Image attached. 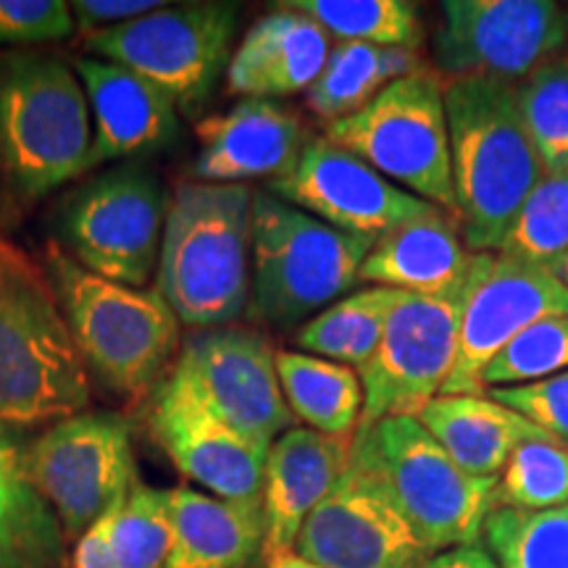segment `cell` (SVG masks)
I'll return each mask as SVG.
<instances>
[{"instance_id":"obj_12","label":"cell","mask_w":568,"mask_h":568,"mask_svg":"<svg viewBox=\"0 0 568 568\" xmlns=\"http://www.w3.org/2000/svg\"><path fill=\"white\" fill-rule=\"evenodd\" d=\"M464 290L466 280L443 295L397 293L379 347L358 368L364 385L361 426L418 416L443 393L456 366Z\"/></svg>"},{"instance_id":"obj_28","label":"cell","mask_w":568,"mask_h":568,"mask_svg":"<svg viewBox=\"0 0 568 568\" xmlns=\"http://www.w3.org/2000/svg\"><path fill=\"white\" fill-rule=\"evenodd\" d=\"M418 71H426L422 55L408 48L337 42L326 55L322 74L305 90V103L329 124L361 111L387 84Z\"/></svg>"},{"instance_id":"obj_38","label":"cell","mask_w":568,"mask_h":568,"mask_svg":"<svg viewBox=\"0 0 568 568\" xmlns=\"http://www.w3.org/2000/svg\"><path fill=\"white\" fill-rule=\"evenodd\" d=\"M489 397L568 447V372L531 385L489 389Z\"/></svg>"},{"instance_id":"obj_15","label":"cell","mask_w":568,"mask_h":568,"mask_svg":"<svg viewBox=\"0 0 568 568\" xmlns=\"http://www.w3.org/2000/svg\"><path fill=\"white\" fill-rule=\"evenodd\" d=\"M568 316V287L550 268L506 253H471L456 366L439 395H485L481 374L508 343L545 318Z\"/></svg>"},{"instance_id":"obj_3","label":"cell","mask_w":568,"mask_h":568,"mask_svg":"<svg viewBox=\"0 0 568 568\" xmlns=\"http://www.w3.org/2000/svg\"><path fill=\"white\" fill-rule=\"evenodd\" d=\"M253 190L182 182L169 197L155 290L180 324H234L251 303Z\"/></svg>"},{"instance_id":"obj_9","label":"cell","mask_w":568,"mask_h":568,"mask_svg":"<svg viewBox=\"0 0 568 568\" xmlns=\"http://www.w3.org/2000/svg\"><path fill=\"white\" fill-rule=\"evenodd\" d=\"M166 211L159 176L126 163L84 182L63 201L55 213L59 245L103 280L145 287L159 268Z\"/></svg>"},{"instance_id":"obj_2","label":"cell","mask_w":568,"mask_h":568,"mask_svg":"<svg viewBox=\"0 0 568 568\" xmlns=\"http://www.w3.org/2000/svg\"><path fill=\"white\" fill-rule=\"evenodd\" d=\"M458 224L471 253H495L545 172L516 84L493 77L443 80Z\"/></svg>"},{"instance_id":"obj_24","label":"cell","mask_w":568,"mask_h":568,"mask_svg":"<svg viewBox=\"0 0 568 568\" xmlns=\"http://www.w3.org/2000/svg\"><path fill=\"white\" fill-rule=\"evenodd\" d=\"M471 251L450 213L435 211L379 237L361 266V282L397 293L443 295L466 280Z\"/></svg>"},{"instance_id":"obj_16","label":"cell","mask_w":568,"mask_h":568,"mask_svg":"<svg viewBox=\"0 0 568 568\" xmlns=\"http://www.w3.org/2000/svg\"><path fill=\"white\" fill-rule=\"evenodd\" d=\"M169 374L255 443L272 447L295 426L276 374V351L266 335L247 326L190 329Z\"/></svg>"},{"instance_id":"obj_8","label":"cell","mask_w":568,"mask_h":568,"mask_svg":"<svg viewBox=\"0 0 568 568\" xmlns=\"http://www.w3.org/2000/svg\"><path fill=\"white\" fill-rule=\"evenodd\" d=\"M368 456L424 548L435 552L479 545L495 510L497 479H477L435 443L416 416L358 426Z\"/></svg>"},{"instance_id":"obj_5","label":"cell","mask_w":568,"mask_h":568,"mask_svg":"<svg viewBox=\"0 0 568 568\" xmlns=\"http://www.w3.org/2000/svg\"><path fill=\"white\" fill-rule=\"evenodd\" d=\"M374 240L318 222L272 193H253V258L247 316L293 329L351 295Z\"/></svg>"},{"instance_id":"obj_29","label":"cell","mask_w":568,"mask_h":568,"mask_svg":"<svg viewBox=\"0 0 568 568\" xmlns=\"http://www.w3.org/2000/svg\"><path fill=\"white\" fill-rule=\"evenodd\" d=\"M397 290L364 287L332 303L322 314L308 318L295 332V345L303 353L337 361L358 372L372 361L385 335V324Z\"/></svg>"},{"instance_id":"obj_22","label":"cell","mask_w":568,"mask_h":568,"mask_svg":"<svg viewBox=\"0 0 568 568\" xmlns=\"http://www.w3.org/2000/svg\"><path fill=\"white\" fill-rule=\"evenodd\" d=\"M329 34L308 13L280 6L245 32L226 67V84L245 98H282L305 92L322 74Z\"/></svg>"},{"instance_id":"obj_34","label":"cell","mask_w":568,"mask_h":568,"mask_svg":"<svg viewBox=\"0 0 568 568\" xmlns=\"http://www.w3.org/2000/svg\"><path fill=\"white\" fill-rule=\"evenodd\" d=\"M495 253L550 272L564 264L568 255V174L539 180Z\"/></svg>"},{"instance_id":"obj_30","label":"cell","mask_w":568,"mask_h":568,"mask_svg":"<svg viewBox=\"0 0 568 568\" xmlns=\"http://www.w3.org/2000/svg\"><path fill=\"white\" fill-rule=\"evenodd\" d=\"M290 9L308 13L337 42L408 48L422 42L416 6L408 0H293Z\"/></svg>"},{"instance_id":"obj_6","label":"cell","mask_w":568,"mask_h":568,"mask_svg":"<svg viewBox=\"0 0 568 568\" xmlns=\"http://www.w3.org/2000/svg\"><path fill=\"white\" fill-rule=\"evenodd\" d=\"M92 119L77 71L59 55H0V166L24 197L88 172Z\"/></svg>"},{"instance_id":"obj_20","label":"cell","mask_w":568,"mask_h":568,"mask_svg":"<svg viewBox=\"0 0 568 568\" xmlns=\"http://www.w3.org/2000/svg\"><path fill=\"white\" fill-rule=\"evenodd\" d=\"M353 437H329L308 426H293L268 447L264 493V558L287 556L308 516L322 506L351 458Z\"/></svg>"},{"instance_id":"obj_27","label":"cell","mask_w":568,"mask_h":568,"mask_svg":"<svg viewBox=\"0 0 568 568\" xmlns=\"http://www.w3.org/2000/svg\"><path fill=\"white\" fill-rule=\"evenodd\" d=\"M276 374L295 422L329 437H353L364 418V385L355 368L303 351H276Z\"/></svg>"},{"instance_id":"obj_18","label":"cell","mask_w":568,"mask_h":568,"mask_svg":"<svg viewBox=\"0 0 568 568\" xmlns=\"http://www.w3.org/2000/svg\"><path fill=\"white\" fill-rule=\"evenodd\" d=\"M148 426L184 479L224 500L261 503L268 445L245 437L172 374L151 393Z\"/></svg>"},{"instance_id":"obj_23","label":"cell","mask_w":568,"mask_h":568,"mask_svg":"<svg viewBox=\"0 0 568 568\" xmlns=\"http://www.w3.org/2000/svg\"><path fill=\"white\" fill-rule=\"evenodd\" d=\"M172 548L166 568H251L264 556L261 503L224 500L203 489H169Z\"/></svg>"},{"instance_id":"obj_40","label":"cell","mask_w":568,"mask_h":568,"mask_svg":"<svg viewBox=\"0 0 568 568\" xmlns=\"http://www.w3.org/2000/svg\"><path fill=\"white\" fill-rule=\"evenodd\" d=\"M69 568H119L109 542V521H105V516L77 539L74 552L69 558Z\"/></svg>"},{"instance_id":"obj_4","label":"cell","mask_w":568,"mask_h":568,"mask_svg":"<svg viewBox=\"0 0 568 568\" xmlns=\"http://www.w3.org/2000/svg\"><path fill=\"white\" fill-rule=\"evenodd\" d=\"M42 266L88 374L119 397L153 393L182 347L180 318L159 290L103 280L59 243H48Z\"/></svg>"},{"instance_id":"obj_33","label":"cell","mask_w":568,"mask_h":568,"mask_svg":"<svg viewBox=\"0 0 568 568\" xmlns=\"http://www.w3.org/2000/svg\"><path fill=\"white\" fill-rule=\"evenodd\" d=\"M568 506V447L548 432L521 439L497 479L495 508L552 510Z\"/></svg>"},{"instance_id":"obj_41","label":"cell","mask_w":568,"mask_h":568,"mask_svg":"<svg viewBox=\"0 0 568 568\" xmlns=\"http://www.w3.org/2000/svg\"><path fill=\"white\" fill-rule=\"evenodd\" d=\"M416 568H500L495 558L481 548V545H464V548H453L435 552Z\"/></svg>"},{"instance_id":"obj_32","label":"cell","mask_w":568,"mask_h":568,"mask_svg":"<svg viewBox=\"0 0 568 568\" xmlns=\"http://www.w3.org/2000/svg\"><path fill=\"white\" fill-rule=\"evenodd\" d=\"M516 98L545 176L568 174V55L531 71L516 84Z\"/></svg>"},{"instance_id":"obj_37","label":"cell","mask_w":568,"mask_h":568,"mask_svg":"<svg viewBox=\"0 0 568 568\" xmlns=\"http://www.w3.org/2000/svg\"><path fill=\"white\" fill-rule=\"evenodd\" d=\"M71 3L63 0H0V45H38L74 32Z\"/></svg>"},{"instance_id":"obj_21","label":"cell","mask_w":568,"mask_h":568,"mask_svg":"<svg viewBox=\"0 0 568 568\" xmlns=\"http://www.w3.org/2000/svg\"><path fill=\"white\" fill-rule=\"evenodd\" d=\"M92 119L88 169L155 151L180 130L176 103L151 80L119 63L84 55L74 63Z\"/></svg>"},{"instance_id":"obj_13","label":"cell","mask_w":568,"mask_h":568,"mask_svg":"<svg viewBox=\"0 0 568 568\" xmlns=\"http://www.w3.org/2000/svg\"><path fill=\"white\" fill-rule=\"evenodd\" d=\"M293 552L322 568H416L432 556L358 435L343 477L303 524Z\"/></svg>"},{"instance_id":"obj_31","label":"cell","mask_w":568,"mask_h":568,"mask_svg":"<svg viewBox=\"0 0 568 568\" xmlns=\"http://www.w3.org/2000/svg\"><path fill=\"white\" fill-rule=\"evenodd\" d=\"M481 537L500 568H568V506L552 510L495 508Z\"/></svg>"},{"instance_id":"obj_10","label":"cell","mask_w":568,"mask_h":568,"mask_svg":"<svg viewBox=\"0 0 568 568\" xmlns=\"http://www.w3.org/2000/svg\"><path fill=\"white\" fill-rule=\"evenodd\" d=\"M234 32L237 6L163 3L145 17L88 34L84 51L132 69L166 92L176 109L195 111L230 67Z\"/></svg>"},{"instance_id":"obj_42","label":"cell","mask_w":568,"mask_h":568,"mask_svg":"<svg viewBox=\"0 0 568 568\" xmlns=\"http://www.w3.org/2000/svg\"><path fill=\"white\" fill-rule=\"evenodd\" d=\"M268 568H322V566L311 564V560L301 558V556H297V552H287V556L274 558L272 564H268Z\"/></svg>"},{"instance_id":"obj_35","label":"cell","mask_w":568,"mask_h":568,"mask_svg":"<svg viewBox=\"0 0 568 568\" xmlns=\"http://www.w3.org/2000/svg\"><path fill=\"white\" fill-rule=\"evenodd\" d=\"M105 521L119 568H166L172 548L169 489L138 481Z\"/></svg>"},{"instance_id":"obj_7","label":"cell","mask_w":568,"mask_h":568,"mask_svg":"<svg viewBox=\"0 0 568 568\" xmlns=\"http://www.w3.org/2000/svg\"><path fill=\"white\" fill-rule=\"evenodd\" d=\"M324 140L458 222L443 77L435 71L387 84L361 111L326 124Z\"/></svg>"},{"instance_id":"obj_19","label":"cell","mask_w":568,"mask_h":568,"mask_svg":"<svg viewBox=\"0 0 568 568\" xmlns=\"http://www.w3.org/2000/svg\"><path fill=\"white\" fill-rule=\"evenodd\" d=\"M195 138L201 151L193 174L211 184L282 180L308 145L301 119L261 98H245L230 111L205 116L195 126Z\"/></svg>"},{"instance_id":"obj_1","label":"cell","mask_w":568,"mask_h":568,"mask_svg":"<svg viewBox=\"0 0 568 568\" xmlns=\"http://www.w3.org/2000/svg\"><path fill=\"white\" fill-rule=\"evenodd\" d=\"M90 374L45 266L0 237V426L17 432L84 414Z\"/></svg>"},{"instance_id":"obj_14","label":"cell","mask_w":568,"mask_h":568,"mask_svg":"<svg viewBox=\"0 0 568 568\" xmlns=\"http://www.w3.org/2000/svg\"><path fill=\"white\" fill-rule=\"evenodd\" d=\"M432 42L443 80L518 84L568 45V13L550 0H445Z\"/></svg>"},{"instance_id":"obj_39","label":"cell","mask_w":568,"mask_h":568,"mask_svg":"<svg viewBox=\"0 0 568 568\" xmlns=\"http://www.w3.org/2000/svg\"><path fill=\"white\" fill-rule=\"evenodd\" d=\"M161 6L159 0H77L71 3V17L80 30L92 34L145 17Z\"/></svg>"},{"instance_id":"obj_11","label":"cell","mask_w":568,"mask_h":568,"mask_svg":"<svg viewBox=\"0 0 568 568\" xmlns=\"http://www.w3.org/2000/svg\"><path fill=\"white\" fill-rule=\"evenodd\" d=\"M27 471L67 539H80L138 485L132 426L119 414H77L24 447Z\"/></svg>"},{"instance_id":"obj_25","label":"cell","mask_w":568,"mask_h":568,"mask_svg":"<svg viewBox=\"0 0 568 568\" xmlns=\"http://www.w3.org/2000/svg\"><path fill=\"white\" fill-rule=\"evenodd\" d=\"M416 418L447 456L477 479H500L518 443L539 432L489 395H437Z\"/></svg>"},{"instance_id":"obj_17","label":"cell","mask_w":568,"mask_h":568,"mask_svg":"<svg viewBox=\"0 0 568 568\" xmlns=\"http://www.w3.org/2000/svg\"><path fill=\"white\" fill-rule=\"evenodd\" d=\"M268 187L318 222L374 243L397 226L439 211L324 138L308 140L293 172L268 182Z\"/></svg>"},{"instance_id":"obj_26","label":"cell","mask_w":568,"mask_h":568,"mask_svg":"<svg viewBox=\"0 0 568 568\" xmlns=\"http://www.w3.org/2000/svg\"><path fill=\"white\" fill-rule=\"evenodd\" d=\"M0 568H69L67 535L27 471L24 447L0 426Z\"/></svg>"},{"instance_id":"obj_36","label":"cell","mask_w":568,"mask_h":568,"mask_svg":"<svg viewBox=\"0 0 568 568\" xmlns=\"http://www.w3.org/2000/svg\"><path fill=\"white\" fill-rule=\"evenodd\" d=\"M568 372V316L545 318L495 355L481 374L485 393L518 387Z\"/></svg>"},{"instance_id":"obj_43","label":"cell","mask_w":568,"mask_h":568,"mask_svg":"<svg viewBox=\"0 0 568 568\" xmlns=\"http://www.w3.org/2000/svg\"><path fill=\"white\" fill-rule=\"evenodd\" d=\"M556 276H558V280L564 282L566 287H568V255H566V258H564V264H560V266L556 268Z\"/></svg>"}]
</instances>
